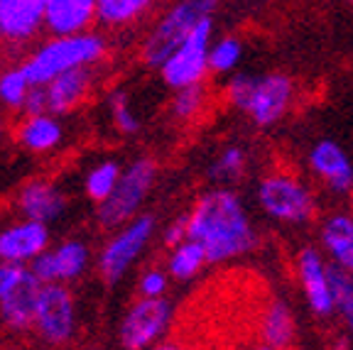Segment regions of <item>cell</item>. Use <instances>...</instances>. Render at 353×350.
<instances>
[{"label":"cell","mask_w":353,"mask_h":350,"mask_svg":"<svg viewBox=\"0 0 353 350\" xmlns=\"http://www.w3.org/2000/svg\"><path fill=\"white\" fill-rule=\"evenodd\" d=\"M187 228L189 240L204 247L209 265L241 258L258 243L248 211L231 189L201 194L187 214Z\"/></svg>","instance_id":"obj_1"},{"label":"cell","mask_w":353,"mask_h":350,"mask_svg":"<svg viewBox=\"0 0 353 350\" xmlns=\"http://www.w3.org/2000/svg\"><path fill=\"white\" fill-rule=\"evenodd\" d=\"M105 56H108V39L99 30L79 34H50L22 59V69L30 81L44 86L64 72L81 66H99L101 61H105Z\"/></svg>","instance_id":"obj_2"},{"label":"cell","mask_w":353,"mask_h":350,"mask_svg":"<svg viewBox=\"0 0 353 350\" xmlns=\"http://www.w3.org/2000/svg\"><path fill=\"white\" fill-rule=\"evenodd\" d=\"M226 101L255 125L280 123L294 103V81L287 74H236L226 83Z\"/></svg>","instance_id":"obj_3"},{"label":"cell","mask_w":353,"mask_h":350,"mask_svg":"<svg viewBox=\"0 0 353 350\" xmlns=\"http://www.w3.org/2000/svg\"><path fill=\"white\" fill-rule=\"evenodd\" d=\"M219 0H174L170 8L157 15L140 44V56L148 66L160 69L172 52L194 32V30L214 15Z\"/></svg>","instance_id":"obj_4"},{"label":"cell","mask_w":353,"mask_h":350,"mask_svg":"<svg viewBox=\"0 0 353 350\" xmlns=\"http://www.w3.org/2000/svg\"><path fill=\"white\" fill-rule=\"evenodd\" d=\"M258 203L270 218L290 225L309 223L316 214V201L307 184L285 172H272L260 181Z\"/></svg>","instance_id":"obj_5"},{"label":"cell","mask_w":353,"mask_h":350,"mask_svg":"<svg viewBox=\"0 0 353 350\" xmlns=\"http://www.w3.org/2000/svg\"><path fill=\"white\" fill-rule=\"evenodd\" d=\"M157 176V165L150 157L135 159L130 167H125L118 181L116 192L110 194L103 203H99V220L105 228L130 223L138 218V211L143 206L145 196L150 194Z\"/></svg>","instance_id":"obj_6"},{"label":"cell","mask_w":353,"mask_h":350,"mask_svg":"<svg viewBox=\"0 0 353 350\" xmlns=\"http://www.w3.org/2000/svg\"><path fill=\"white\" fill-rule=\"evenodd\" d=\"M172 323V304L165 296L132 301L118 326V340L125 350H150L160 343Z\"/></svg>","instance_id":"obj_7"},{"label":"cell","mask_w":353,"mask_h":350,"mask_svg":"<svg viewBox=\"0 0 353 350\" xmlns=\"http://www.w3.org/2000/svg\"><path fill=\"white\" fill-rule=\"evenodd\" d=\"M211 34H214V20L206 17L187 39L170 54V59L160 66L162 81L170 88L196 86L204 83L209 69V52H211Z\"/></svg>","instance_id":"obj_8"},{"label":"cell","mask_w":353,"mask_h":350,"mask_svg":"<svg viewBox=\"0 0 353 350\" xmlns=\"http://www.w3.org/2000/svg\"><path fill=\"white\" fill-rule=\"evenodd\" d=\"M34 331L39 340L52 348L66 345L77 331V307L72 289L66 285H42L34 313Z\"/></svg>","instance_id":"obj_9"},{"label":"cell","mask_w":353,"mask_h":350,"mask_svg":"<svg viewBox=\"0 0 353 350\" xmlns=\"http://www.w3.org/2000/svg\"><path fill=\"white\" fill-rule=\"evenodd\" d=\"M152 233H154V218L150 214L138 216V218H132L130 223L123 225L116 236L105 243L103 250H101V258H99L101 277L105 282L123 279V274L143 255Z\"/></svg>","instance_id":"obj_10"},{"label":"cell","mask_w":353,"mask_h":350,"mask_svg":"<svg viewBox=\"0 0 353 350\" xmlns=\"http://www.w3.org/2000/svg\"><path fill=\"white\" fill-rule=\"evenodd\" d=\"M47 32V0H0L3 44L20 52Z\"/></svg>","instance_id":"obj_11"},{"label":"cell","mask_w":353,"mask_h":350,"mask_svg":"<svg viewBox=\"0 0 353 350\" xmlns=\"http://www.w3.org/2000/svg\"><path fill=\"white\" fill-rule=\"evenodd\" d=\"M91 252L81 240H66L57 247L47 250L30 262V272L42 282V285H69L77 282L88 267Z\"/></svg>","instance_id":"obj_12"},{"label":"cell","mask_w":353,"mask_h":350,"mask_svg":"<svg viewBox=\"0 0 353 350\" xmlns=\"http://www.w3.org/2000/svg\"><path fill=\"white\" fill-rule=\"evenodd\" d=\"M50 247V230L39 220H20L0 230V262L30 265Z\"/></svg>","instance_id":"obj_13"},{"label":"cell","mask_w":353,"mask_h":350,"mask_svg":"<svg viewBox=\"0 0 353 350\" xmlns=\"http://www.w3.org/2000/svg\"><path fill=\"white\" fill-rule=\"evenodd\" d=\"M297 277L307 296L309 309L316 316H329L334 309V296H331L329 282V265L324 262L321 252L316 247H302L297 255Z\"/></svg>","instance_id":"obj_14"},{"label":"cell","mask_w":353,"mask_h":350,"mask_svg":"<svg viewBox=\"0 0 353 350\" xmlns=\"http://www.w3.org/2000/svg\"><path fill=\"white\" fill-rule=\"evenodd\" d=\"M94 86H96V66H81V69H72V72L59 74L50 83H44L50 113L66 115L72 113V110H77L79 105L91 99Z\"/></svg>","instance_id":"obj_15"},{"label":"cell","mask_w":353,"mask_h":350,"mask_svg":"<svg viewBox=\"0 0 353 350\" xmlns=\"http://www.w3.org/2000/svg\"><path fill=\"white\" fill-rule=\"evenodd\" d=\"M39 291H42V282L28 267L25 277L20 279V285L6 299H0V321L15 333H25V331L34 329Z\"/></svg>","instance_id":"obj_16"},{"label":"cell","mask_w":353,"mask_h":350,"mask_svg":"<svg viewBox=\"0 0 353 350\" xmlns=\"http://www.w3.org/2000/svg\"><path fill=\"white\" fill-rule=\"evenodd\" d=\"M309 167L331 192L346 194L353 189V165L334 140H321L309 152Z\"/></svg>","instance_id":"obj_17"},{"label":"cell","mask_w":353,"mask_h":350,"mask_svg":"<svg viewBox=\"0 0 353 350\" xmlns=\"http://www.w3.org/2000/svg\"><path fill=\"white\" fill-rule=\"evenodd\" d=\"M99 0H47V34H79L94 30Z\"/></svg>","instance_id":"obj_18"},{"label":"cell","mask_w":353,"mask_h":350,"mask_svg":"<svg viewBox=\"0 0 353 350\" xmlns=\"http://www.w3.org/2000/svg\"><path fill=\"white\" fill-rule=\"evenodd\" d=\"M17 208H20V214L25 216V218L39 220V223H50V220L59 218L61 211H64V194L47 179L28 181V184L20 189Z\"/></svg>","instance_id":"obj_19"},{"label":"cell","mask_w":353,"mask_h":350,"mask_svg":"<svg viewBox=\"0 0 353 350\" xmlns=\"http://www.w3.org/2000/svg\"><path fill=\"white\" fill-rule=\"evenodd\" d=\"M160 6V0H99L96 28L105 32H123L138 28Z\"/></svg>","instance_id":"obj_20"},{"label":"cell","mask_w":353,"mask_h":350,"mask_svg":"<svg viewBox=\"0 0 353 350\" xmlns=\"http://www.w3.org/2000/svg\"><path fill=\"white\" fill-rule=\"evenodd\" d=\"M59 115L54 113H37V115H22V121L15 127V140L34 154L52 152L64 137V127L57 121Z\"/></svg>","instance_id":"obj_21"},{"label":"cell","mask_w":353,"mask_h":350,"mask_svg":"<svg viewBox=\"0 0 353 350\" xmlns=\"http://www.w3.org/2000/svg\"><path fill=\"white\" fill-rule=\"evenodd\" d=\"M321 243L336 265L353 269V216L334 214L321 225Z\"/></svg>","instance_id":"obj_22"},{"label":"cell","mask_w":353,"mask_h":350,"mask_svg":"<svg viewBox=\"0 0 353 350\" xmlns=\"http://www.w3.org/2000/svg\"><path fill=\"white\" fill-rule=\"evenodd\" d=\"M258 331H260V340L277 350H290V345L294 343V318L292 311L287 309V304L282 301H270L268 307L263 309L260 313V323H258Z\"/></svg>","instance_id":"obj_23"},{"label":"cell","mask_w":353,"mask_h":350,"mask_svg":"<svg viewBox=\"0 0 353 350\" xmlns=\"http://www.w3.org/2000/svg\"><path fill=\"white\" fill-rule=\"evenodd\" d=\"M204 265H209V260H206L204 247L199 245V243L187 238L179 245L170 247V258H167V272H170V277L179 279V282H187V279L196 277L204 269Z\"/></svg>","instance_id":"obj_24"},{"label":"cell","mask_w":353,"mask_h":350,"mask_svg":"<svg viewBox=\"0 0 353 350\" xmlns=\"http://www.w3.org/2000/svg\"><path fill=\"white\" fill-rule=\"evenodd\" d=\"M30 88H32V81L28 79L22 64H8L0 72V105L22 113V105L28 101Z\"/></svg>","instance_id":"obj_25"},{"label":"cell","mask_w":353,"mask_h":350,"mask_svg":"<svg viewBox=\"0 0 353 350\" xmlns=\"http://www.w3.org/2000/svg\"><path fill=\"white\" fill-rule=\"evenodd\" d=\"M329 282H331V296H334V309L341 313L346 323L348 333L353 336V277L341 265H329Z\"/></svg>","instance_id":"obj_26"},{"label":"cell","mask_w":353,"mask_h":350,"mask_svg":"<svg viewBox=\"0 0 353 350\" xmlns=\"http://www.w3.org/2000/svg\"><path fill=\"white\" fill-rule=\"evenodd\" d=\"M209 103V88L206 83H196V86H187L174 91L172 99V115L179 123H194L201 118Z\"/></svg>","instance_id":"obj_27"},{"label":"cell","mask_w":353,"mask_h":350,"mask_svg":"<svg viewBox=\"0 0 353 350\" xmlns=\"http://www.w3.org/2000/svg\"><path fill=\"white\" fill-rule=\"evenodd\" d=\"M121 174H123V169H121V165H116V162H101V165H96L86 176L88 198L96 203H103L110 194L116 192L118 181H121Z\"/></svg>","instance_id":"obj_28"},{"label":"cell","mask_w":353,"mask_h":350,"mask_svg":"<svg viewBox=\"0 0 353 350\" xmlns=\"http://www.w3.org/2000/svg\"><path fill=\"white\" fill-rule=\"evenodd\" d=\"M243 56V42L233 34L216 39V44L211 42V52H209V69L214 74H228L238 66Z\"/></svg>","instance_id":"obj_29"},{"label":"cell","mask_w":353,"mask_h":350,"mask_svg":"<svg viewBox=\"0 0 353 350\" xmlns=\"http://www.w3.org/2000/svg\"><path fill=\"white\" fill-rule=\"evenodd\" d=\"M245 152H243L238 145H231L226 147L219 157L214 159V165H211V176L216 181H236L243 176L245 172Z\"/></svg>","instance_id":"obj_30"},{"label":"cell","mask_w":353,"mask_h":350,"mask_svg":"<svg viewBox=\"0 0 353 350\" xmlns=\"http://www.w3.org/2000/svg\"><path fill=\"white\" fill-rule=\"evenodd\" d=\"M108 108H110V118L116 123V127L125 135H132V132H138L140 127V121L138 115L132 113L130 108V101L123 91H113L108 99Z\"/></svg>","instance_id":"obj_31"},{"label":"cell","mask_w":353,"mask_h":350,"mask_svg":"<svg viewBox=\"0 0 353 350\" xmlns=\"http://www.w3.org/2000/svg\"><path fill=\"white\" fill-rule=\"evenodd\" d=\"M167 279H170V272L160 267H150L143 272L138 282V291L140 296H165L167 291Z\"/></svg>","instance_id":"obj_32"},{"label":"cell","mask_w":353,"mask_h":350,"mask_svg":"<svg viewBox=\"0 0 353 350\" xmlns=\"http://www.w3.org/2000/svg\"><path fill=\"white\" fill-rule=\"evenodd\" d=\"M25 272H28L25 265L0 262V299H6V296L20 285V279L25 277Z\"/></svg>","instance_id":"obj_33"},{"label":"cell","mask_w":353,"mask_h":350,"mask_svg":"<svg viewBox=\"0 0 353 350\" xmlns=\"http://www.w3.org/2000/svg\"><path fill=\"white\" fill-rule=\"evenodd\" d=\"M37 113H50L47 105V88L42 83H32L28 93V101L22 105V115H37Z\"/></svg>","instance_id":"obj_34"},{"label":"cell","mask_w":353,"mask_h":350,"mask_svg":"<svg viewBox=\"0 0 353 350\" xmlns=\"http://www.w3.org/2000/svg\"><path fill=\"white\" fill-rule=\"evenodd\" d=\"M189 238V228H187V216H182V218H176L174 223L167 225L165 236H162V240H165L167 247H174L179 245V243H184Z\"/></svg>","instance_id":"obj_35"},{"label":"cell","mask_w":353,"mask_h":350,"mask_svg":"<svg viewBox=\"0 0 353 350\" xmlns=\"http://www.w3.org/2000/svg\"><path fill=\"white\" fill-rule=\"evenodd\" d=\"M150 350H189V348L179 343V340H160V343L154 345V348H150Z\"/></svg>","instance_id":"obj_36"},{"label":"cell","mask_w":353,"mask_h":350,"mask_svg":"<svg viewBox=\"0 0 353 350\" xmlns=\"http://www.w3.org/2000/svg\"><path fill=\"white\" fill-rule=\"evenodd\" d=\"M6 135H8V125H6V118L0 115V143L6 140Z\"/></svg>","instance_id":"obj_37"},{"label":"cell","mask_w":353,"mask_h":350,"mask_svg":"<svg viewBox=\"0 0 353 350\" xmlns=\"http://www.w3.org/2000/svg\"><path fill=\"white\" fill-rule=\"evenodd\" d=\"M250 350H277V348H272V345H268V343H260V345H255V348H250Z\"/></svg>","instance_id":"obj_38"},{"label":"cell","mask_w":353,"mask_h":350,"mask_svg":"<svg viewBox=\"0 0 353 350\" xmlns=\"http://www.w3.org/2000/svg\"><path fill=\"white\" fill-rule=\"evenodd\" d=\"M0 47H3V34H0Z\"/></svg>","instance_id":"obj_39"},{"label":"cell","mask_w":353,"mask_h":350,"mask_svg":"<svg viewBox=\"0 0 353 350\" xmlns=\"http://www.w3.org/2000/svg\"><path fill=\"white\" fill-rule=\"evenodd\" d=\"M351 277H353V269H351Z\"/></svg>","instance_id":"obj_40"}]
</instances>
